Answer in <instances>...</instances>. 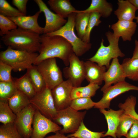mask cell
Here are the masks:
<instances>
[{"label":"cell","mask_w":138,"mask_h":138,"mask_svg":"<svg viewBox=\"0 0 138 138\" xmlns=\"http://www.w3.org/2000/svg\"><path fill=\"white\" fill-rule=\"evenodd\" d=\"M41 44L39 54L34 65L48 59L58 58L66 66L69 65V60L74 53L70 44L63 37L59 36H50L46 34L40 35Z\"/></svg>","instance_id":"6da1fadb"},{"label":"cell","mask_w":138,"mask_h":138,"mask_svg":"<svg viewBox=\"0 0 138 138\" xmlns=\"http://www.w3.org/2000/svg\"><path fill=\"white\" fill-rule=\"evenodd\" d=\"M40 37L39 34L18 27L2 37L1 40L13 49L36 52L40 49Z\"/></svg>","instance_id":"7a4b0ae2"},{"label":"cell","mask_w":138,"mask_h":138,"mask_svg":"<svg viewBox=\"0 0 138 138\" xmlns=\"http://www.w3.org/2000/svg\"><path fill=\"white\" fill-rule=\"evenodd\" d=\"M131 90L138 91V86L125 80L111 86L103 92L101 99L95 102L94 107L101 109H109L111 100L120 95Z\"/></svg>","instance_id":"30bf717a"},{"label":"cell","mask_w":138,"mask_h":138,"mask_svg":"<svg viewBox=\"0 0 138 138\" xmlns=\"http://www.w3.org/2000/svg\"><path fill=\"white\" fill-rule=\"evenodd\" d=\"M99 85L95 84L89 83L84 87H73L71 94L72 100L81 98H91L94 96L99 89Z\"/></svg>","instance_id":"484cf974"},{"label":"cell","mask_w":138,"mask_h":138,"mask_svg":"<svg viewBox=\"0 0 138 138\" xmlns=\"http://www.w3.org/2000/svg\"><path fill=\"white\" fill-rule=\"evenodd\" d=\"M113 10L112 5L106 0H92L89 6L85 10H80L83 12L96 13L103 18L109 16Z\"/></svg>","instance_id":"7402d4cb"},{"label":"cell","mask_w":138,"mask_h":138,"mask_svg":"<svg viewBox=\"0 0 138 138\" xmlns=\"http://www.w3.org/2000/svg\"><path fill=\"white\" fill-rule=\"evenodd\" d=\"M105 133L104 131L97 132L90 131L86 127L83 121L77 130L67 136L76 138H101Z\"/></svg>","instance_id":"4dcf8cb0"},{"label":"cell","mask_w":138,"mask_h":138,"mask_svg":"<svg viewBox=\"0 0 138 138\" xmlns=\"http://www.w3.org/2000/svg\"><path fill=\"white\" fill-rule=\"evenodd\" d=\"M126 138H138V121L135 120L125 137Z\"/></svg>","instance_id":"60d3db41"},{"label":"cell","mask_w":138,"mask_h":138,"mask_svg":"<svg viewBox=\"0 0 138 138\" xmlns=\"http://www.w3.org/2000/svg\"><path fill=\"white\" fill-rule=\"evenodd\" d=\"M118 8L114 12L118 20L133 21L137 9L129 0H118Z\"/></svg>","instance_id":"ffe728a7"},{"label":"cell","mask_w":138,"mask_h":138,"mask_svg":"<svg viewBox=\"0 0 138 138\" xmlns=\"http://www.w3.org/2000/svg\"><path fill=\"white\" fill-rule=\"evenodd\" d=\"M13 70L10 66L0 61V82L13 81L11 75Z\"/></svg>","instance_id":"f35d334b"},{"label":"cell","mask_w":138,"mask_h":138,"mask_svg":"<svg viewBox=\"0 0 138 138\" xmlns=\"http://www.w3.org/2000/svg\"><path fill=\"white\" fill-rule=\"evenodd\" d=\"M129 2L138 10V0H129Z\"/></svg>","instance_id":"ee69618b"},{"label":"cell","mask_w":138,"mask_h":138,"mask_svg":"<svg viewBox=\"0 0 138 138\" xmlns=\"http://www.w3.org/2000/svg\"><path fill=\"white\" fill-rule=\"evenodd\" d=\"M75 21V27L78 37L82 40L85 34L90 13L77 10Z\"/></svg>","instance_id":"83f0119b"},{"label":"cell","mask_w":138,"mask_h":138,"mask_svg":"<svg viewBox=\"0 0 138 138\" xmlns=\"http://www.w3.org/2000/svg\"><path fill=\"white\" fill-rule=\"evenodd\" d=\"M69 67L64 69L65 77L71 83L73 87L80 86L85 79L84 62L80 60L74 53L70 56Z\"/></svg>","instance_id":"8fae6325"},{"label":"cell","mask_w":138,"mask_h":138,"mask_svg":"<svg viewBox=\"0 0 138 138\" xmlns=\"http://www.w3.org/2000/svg\"><path fill=\"white\" fill-rule=\"evenodd\" d=\"M95 103L90 98H78L72 100L70 106L77 111L88 110L94 107Z\"/></svg>","instance_id":"d590c367"},{"label":"cell","mask_w":138,"mask_h":138,"mask_svg":"<svg viewBox=\"0 0 138 138\" xmlns=\"http://www.w3.org/2000/svg\"><path fill=\"white\" fill-rule=\"evenodd\" d=\"M28 1V0H13L12 2L20 12L26 15V5Z\"/></svg>","instance_id":"ab89813d"},{"label":"cell","mask_w":138,"mask_h":138,"mask_svg":"<svg viewBox=\"0 0 138 138\" xmlns=\"http://www.w3.org/2000/svg\"><path fill=\"white\" fill-rule=\"evenodd\" d=\"M0 14L7 17L26 15L12 6L6 0H0Z\"/></svg>","instance_id":"8d00e7d4"},{"label":"cell","mask_w":138,"mask_h":138,"mask_svg":"<svg viewBox=\"0 0 138 138\" xmlns=\"http://www.w3.org/2000/svg\"><path fill=\"white\" fill-rule=\"evenodd\" d=\"M121 65L126 78L138 81V58H125Z\"/></svg>","instance_id":"4316f807"},{"label":"cell","mask_w":138,"mask_h":138,"mask_svg":"<svg viewBox=\"0 0 138 138\" xmlns=\"http://www.w3.org/2000/svg\"><path fill=\"white\" fill-rule=\"evenodd\" d=\"M137 27L136 22L124 20H118L111 26L113 34L116 37H121L124 41H131L135 33Z\"/></svg>","instance_id":"e0dca14e"},{"label":"cell","mask_w":138,"mask_h":138,"mask_svg":"<svg viewBox=\"0 0 138 138\" xmlns=\"http://www.w3.org/2000/svg\"><path fill=\"white\" fill-rule=\"evenodd\" d=\"M100 112L103 114L106 120L108 127L107 132L103 135L102 137L111 136L113 138H117L116 131L118 125L120 116L124 112V110L121 109L115 110L110 109L108 110L105 109H99Z\"/></svg>","instance_id":"d6986e66"},{"label":"cell","mask_w":138,"mask_h":138,"mask_svg":"<svg viewBox=\"0 0 138 138\" xmlns=\"http://www.w3.org/2000/svg\"><path fill=\"white\" fill-rule=\"evenodd\" d=\"M16 115L10 108L8 101L0 100V122L3 124L15 122Z\"/></svg>","instance_id":"f1b7e54d"},{"label":"cell","mask_w":138,"mask_h":138,"mask_svg":"<svg viewBox=\"0 0 138 138\" xmlns=\"http://www.w3.org/2000/svg\"><path fill=\"white\" fill-rule=\"evenodd\" d=\"M26 74L36 93L40 92L46 87L43 77L36 65H32L27 69Z\"/></svg>","instance_id":"d4e9b609"},{"label":"cell","mask_w":138,"mask_h":138,"mask_svg":"<svg viewBox=\"0 0 138 138\" xmlns=\"http://www.w3.org/2000/svg\"><path fill=\"white\" fill-rule=\"evenodd\" d=\"M76 13L70 14L66 24L58 30L52 33L46 34L50 36H61L67 40L72 45L74 53L78 57L89 51L91 48L90 43L84 42L75 34V21Z\"/></svg>","instance_id":"5b68a950"},{"label":"cell","mask_w":138,"mask_h":138,"mask_svg":"<svg viewBox=\"0 0 138 138\" xmlns=\"http://www.w3.org/2000/svg\"><path fill=\"white\" fill-rule=\"evenodd\" d=\"M18 26L8 17L0 14V35L2 37L7 34L9 31L16 29Z\"/></svg>","instance_id":"74e56055"},{"label":"cell","mask_w":138,"mask_h":138,"mask_svg":"<svg viewBox=\"0 0 138 138\" xmlns=\"http://www.w3.org/2000/svg\"><path fill=\"white\" fill-rule=\"evenodd\" d=\"M41 13L39 10L32 16L8 17L14 22L18 27L30 30L40 34H43L44 32V28L40 27L38 22L39 16Z\"/></svg>","instance_id":"2e32d148"},{"label":"cell","mask_w":138,"mask_h":138,"mask_svg":"<svg viewBox=\"0 0 138 138\" xmlns=\"http://www.w3.org/2000/svg\"><path fill=\"white\" fill-rule=\"evenodd\" d=\"M30 103L42 114L52 120L57 110L55 106L51 90L46 87L30 99Z\"/></svg>","instance_id":"ba28073f"},{"label":"cell","mask_w":138,"mask_h":138,"mask_svg":"<svg viewBox=\"0 0 138 138\" xmlns=\"http://www.w3.org/2000/svg\"><path fill=\"white\" fill-rule=\"evenodd\" d=\"M85 79L89 83L101 85L102 83L104 74L107 69L104 66H101L89 60L84 62Z\"/></svg>","instance_id":"ac0fdd59"},{"label":"cell","mask_w":138,"mask_h":138,"mask_svg":"<svg viewBox=\"0 0 138 138\" xmlns=\"http://www.w3.org/2000/svg\"><path fill=\"white\" fill-rule=\"evenodd\" d=\"M126 78L121 64L118 58L112 59L107 70L105 72L103 80L105 84L101 89L104 92L112 84L124 81Z\"/></svg>","instance_id":"9a60e30c"},{"label":"cell","mask_w":138,"mask_h":138,"mask_svg":"<svg viewBox=\"0 0 138 138\" xmlns=\"http://www.w3.org/2000/svg\"><path fill=\"white\" fill-rule=\"evenodd\" d=\"M35 65L43 77L46 87L50 89L51 90L64 81L55 58L44 60Z\"/></svg>","instance_id":"52a82bcc"},{"label":"cell","mask_w":138,"mask_h":138,"mask_svg":"<svg viewBox=\"0 0 138 138\" xmlns=\"http://www.w3.org/2000/svg\"><path fill=\"white\" fill-rule=\"evenodd\" d=\"M135 47L133 52L132 59L138 58V41L135 40L134 41Z\"/></svg>","instance_id":"7bdbcfd3"},{"label":"cell","mask_w":138,"mask_h":138,"mask_svg":"<svg viewBox=\"0 0 138 138\" xmlns=\"http://www.w3.org/2000/svg\"><path fill=\"white\" fill-rule=\"evenodd\" d=\"M136 100L135 96H130L128 97L124 103H119L118 107L120 109L124 110V113L138 121V114L135 110Z\"/></svg>","instance_id":"1f68e13d"},{"label":"cell","mask_w":138,"mask_h":138,"mask_svg":"<svg viewBox=\"0 0 138 138\" xmlns=\"http://www.w3.org/2000/svg\"><path fill=\"white\" fill-rule=\"evenodd\" d=\"M48 4L51 9L64 18L77 10L69 0H49Z\"/></svg>","instance_id":"44dd1931"},{"label":"cell","mask_w":138,"mask_h":138,"mask_svg":"<svg viewBox=\"0 0 138 138\" xmlns=\"http://www.w3.org/2000/svg\"><path fill=\"white\" fill-rule=\"evenodd\" d=\"M105 34L109 42V45L106 46L104 45V40L102 39L100 47L95 54L88 60L99 65L105 66L107 70L112 59L123 57L125 55L119 47V38L115 37L113 33L110 31L106 32Z\"/></svg>","instance_id":"277c9868"},{"label":"cell","mask_w":138,"mask_h":138,"mask_svg":"<svg viewBox=\"0 0 138 138\" xmlns=\"http://www.w3.org/2000/svg\"><path fill=\"white\" fill-rule=\"evenodd\" d=\"M13 79L17 89L25 95L30 99L36 94L31 81L26 73L19 78Z\"/></svg>","instance_id":"cb8c5ba5"},{"label":"cell","mask_w":138,"mask_h":138,"mask_svg":"<svg viewBox=\"0 0 138 138\" xmlns=\"http://www.w3.org/2000/svg\"><path fill=\"white\" fill-rule=\"evenodd\" d=\"M0 138H24L20 134L15 123L0 126Z\"/></svg>","instance_id":"d6a6232c"},{"label":"cell","mask_w":138,"mask_h":138,"mask_svg":"<svg viewBox=\"0 0 138 138\" xmlns=\"http://www.w3.org/2000/svg\"><path fill=\"white\" fill-rule=\"evenodd\" d=\"M8 101L10 108L16 115L30 103V99L18 90Z\"/></svg>","instance_id":"603a6c76"},{"label":"cell","mask_w":138,"mask_h":138,"mask_svg":"<svg viewBox=\"0 0 138 138\" xmlns=\"http://www.w3.org/2000/svg\"><path fill=\"white\" fill-rule=\"evenodd\" d=\"M134 19L136 20V22L138 23V16L136 17Z\"/></svg>","instance_id":"f6af8a7d"},{"label":"cell","mask_w":138,"mask_h":138,"mask_svg":"<svg viewBox=\"0 0 138 138\" xmlns=\"http://www.w3.org/2000/svg\"><path fill=\"white\" fill-rule=\"evenodd\" d=\"M86 113V111H79L69 106L57 111L56 116L52 121L63 126V128L59 131L60 133H73L79 128Z\"/></svg>","instance_id":"8992f818"},{"label":"cell","mask_w":138,"mask_h":138,"mask_svg":"<svg viewBox=\"0 0 138 138\" xmlns=\"http://www.w3.org/2000/svg\"><path fill=\"white\" fill-rule=\"evenodd\" d=\"M68 80L64 81L51 90L55 106L57 111L70 106L71 94L73 87Z\"/></svg>","instance_id":"4fadbf2b"},{"label":"cell","mask_w":138,"mask_h":138,"mask_svg":"<svg viewBox=\"0 0 138 138\" xmlns=\"http://www.w3.org/2000/svg\"><path fill=\"white\" fill-rule=\"evenodd\" d=\"M33 130L30 138H44L48 134L59 131L61 128L58 124L36 110L32 124Z\"/></svg>","instance_id":"9c48e42d"},{"label":"cell","mask_w":138,"mask_h":138,"mask_svg":"<svg viewBox=\"0 0 138 138\" xmlns=\"http://www.w3.org/2000/svg\"><path fill=\"white\" fill-rule=\"evenodd\" d=\"M38 6L39 11L45 15V25L44 28L43 34H48L55 31L62 27L67 22L64 18L51 11L42 0H34Z\"/></svg>","instance_id":"5bb4252c"},{"label":"cell","mask_w":138,"mask_h":138,"mask_svg":"<svg viewBox=\"0 0 138 138\" xmlns=\"http://www.w3.org/2000/svg\"><path fill=\"white\" fill-rule=\"evenodd\" d=\"M100 14L96 13H90V18L86 31L82 40L87 43H90V33L94 27L98 26L101 23Z\"/></svg>","instance_id":"e575fe53"},{"label":"cell","mask_w":138,"mask_h":138,"mask_svg":"<svg viewBox=\"0 0 138 138\" xmlns=\"http://www.w3.org/2000/svg\"><path fill=\"white\" fill-rule=\"evenodd\" d=\"M39 54L17 50L10 47L0 53V61L10 66L15 72L27 69L34 65Z\"/></svg>","instance_id":"3957f363"},{"label":"cell","mask_w":138,"mask_h":138,"mask_svg":"<svg viewBox=\"0 0 138 138\" xmlns=\"http://www.w3.org/2000/svg\"><path fill=\"white\" fill-rule=\"evenodd\" d=\"M107 138H111V137H108Z\"/></svg>","instance_id":"bcb514c9"},{"label":"cell","mask_w":138,"mask_h":138,"mask_svg":"<svg viewBox=\"0 0 138 138\" xmlns=\"http://www.w3.org/2000/svg\"><path fill=\"white\" fill-rule=\"evenodd\" d=\"M17 90L13 80L0 82V100L8 101Z\"/></svg>","instance_id":"836d02e7"},{"label":"cell","mask_w":138,"mask_h":138,"mask_svg":"<svg viewBox=\"0 0 138 138\" xmlns=\"http://www.w3.org/2000/svg\"><path fill=\"white\" fill-rule=\"evenodd\" d=\"M135 119L124 112L121 115L116 135L117 137L120 138L122 136H126Z\"/></svg>","instance_id":"f546056e"},{"label":"cell","mask_w":138,"mask_h":138,"mask_svg":"<svg viewBox=\"0 0 138 138\" xmlns=\"http://www.w3.org/2000/svg\"><path fill=\"white\" fill-rule=\"evenodd\" d=\"M36 109L30 103L17 113L15 122L19 132L24 138H30L33 130L32 127Z\"/></svg>","instance_id":"7c38bea8"},{"label":"cell","mask_w":138,"mask_h":138,"mask_svg":"<svg viewBox=\"0 0 138 138\" xmlns=\"http://www.w3.org/2000/svg\"><path fill=\"white\" fill-rule=\"evenodd\" d=\"M53 135L45 137L44 138H76L74 137H68L66 136L64 134L60 133L59 131L55 133Z\"/></svg>","instance_id":"b9f144b4"}]
</instances>
